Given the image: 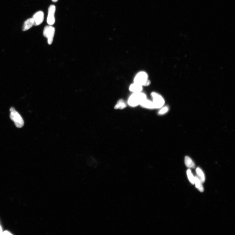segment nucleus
I'll return each instance as SVG.
<instances>
[{
    "instance_id": "12",
    "label": "nucleus",
    "mask_w": 235,
    "mask_h": 235,
    "mask_svg": "<svg viewBox=\"0 0 235 235\" xmlns=\"http://www.w3.org/2000/svg\"><path fill=\"white\" fill-rule=\"evenodd\" d=\"M196 172L198 178L202 183H204L205 181V176L202 170L200 168L198 167L196 168Z\"/></svg>"
},
{
    "instance_id": "11",
    "label": "nucleus",
    "mask_w": 235,
    "mask_h": 235,
    "mask_svg": "<svg viewBox=\"0 0 235 235\" xmlns=\"http://www.w3.org/2000/svg\"><path fill=\"white\" fill-rule=\"evenodd\" d=\"M184 163L185 165L188 168H193L195 167V163L192 159L188 156L185 157Z\"/></svg>"
},
{
    "instance_id": "8",
    "label": "nucleus",
    "mask_w": 235,
    "mask_h": 235,
    "mask_svg": "<svg viewBox=\"0 0 235 235\" xmlns=\"http://www.w3.org/2000/svg\"><path fill=\"white\" fill-rule=\"evenodd\" d=\"M34 25V20L32 18L28 19L24 22L22 28L23 31H26L29 30Z\"/></svg>"
},
{
    "instance_id": "19",
    "label": "nucleus",
    "mask_w": 235,
    "mask_h": 235,
    "mask_svg": "<svg viewBox=\"0 0 235 235\" xmlns=\"http://www.w3.org/2000/svg\"><path fill=\"white\" fill-rule=\"evenodd\" d=\"M58 1V0H52V1L53 2H57Z\"/></svg>"
},
{
    "instance_id": "3",
    "label": "nucleus",
    "mask_w": 235,
    "mask_h": 235,
    "mask_svg": "<svg viewBox=\"0 0 235 235\" xmlns=\"http://www.w3.org/2000/svg\"><path fill=\"white\" fill-rule=\"evenodd\" d=\"M147 74L143 71L140 72L135 76L134 79V83L142 86H148L151 83L148 79Z\"/></svg>"
},
{
    "instance_id": "1",
    "label": "nucleus",
    "mask_w": 235,
    "mask_h": 235,
    "mask_svg": "<svg viewBox=\"0 0 235 235\" xmlns=\"http://www.w3.org/2000/svg\"><path fill=\"white\" fill-rule=\"evenodd\" d=\"M146 99V95L141 92L134 93L129 98L128 103L130 106L135 107L140 105Z\"/></svg>"
},
{
    "instance_id": "5",
    "label": "nucleus",
    "mask_w": 235,
    "mask_h": 235,
    "mask_svg": "<svg viewBox=\"0 0 235 235\" xmlns=\"http://www.w3.org/2000/svg\"><path fill=\"white\" fill-rule=\"evenodd\" d=\"M151 96L155 108H162L165 104V100L163 97L160 94L155 92L152 93Z\"/></svg>"
},
{
    "instance_id": "4",
    "label": "nucleus",
    "mask_w": 235,
    "mask_h": 235,
    "mask_svg": "<svg viewBox=\"0 0 235 235\" xmlns=\"http://www.w3.org/2000/svg\"><path fill=\"white\" fill-rule=\"evenodd\" d=\"M55 31V28L52 26H46L44 28L43 35L45 38H47L49 44L50 45L52 43Z\"/></svg>"
},
{
    "instance_id": "15",
    "label": "nucleus",
    "mask_w": 235,
    "mask_h": 235,
    "mask_svg": "<svg viewBox=\"0 0 235 235\" xmlns=\"http://www.w3.org/2000/svg\"><path fill=\"white\" fill-rule=\"evenodd\" d=\"M187 174L190 182L192 184H195V177L193 175L191 171L189 169L187 171Z\"/></svg>"
},
{
    "instance_id": "14",
    "label": "nucleus",
    "mask_w": 235,
    "mask_h": 235,
    "mask_svg": "<svg viewBox=\"0 0 235 235\" xmlns=\"http://www.w3.org/2000/svg\"><path fill=\"white\" fill-rule=\"evenodd\" d=\"M126 107V104L125 102L122 100H120L119 101L116 106H115V109H124Z\"/></svg>"
},
{
    "instance_id": "7",
    "label": "nucleus",
    "mask_w": 235,
    "mask_h": 235,
    "mask_svg": "<svg viewBox=\"0 0 235 235\" xmlns=\"http://www.w3.org/2000/svg\"><path fill=\"white\" fill-rule=\"evenodd\" d=\"M34 20V26H37L42 24L44 18V15L42 11L37 12L32 18Z\"/></svg>"
},
{
    "instance_id": "16",
    "label": "nucleus",
    "mask_w": 235,
    "mask_h": 235,
    "mask_svg": "<svg viewBox=\"0 0 235 235\" xmlns=\"http://www.w3.org/2000/svg\"><path fill=\"white\" fill-rule=\"evenodd\" d=\"M169 110V108L167 106L163 107L158 112V114L160 115H163L167 113Z\"/></svg>"
},
{
    "instance_id": "17",
    "label": "nucleus",
    "mask_w": 235,
    "mask_h": 235,
    "mask_svg": "<svg viewBox=\"0 0 235 235\" xmlns=\"http://www.w3.org/2000/svg\"><path fill=\"white\" fill-rule=\"evenodd\" d=\"M2 235H13L8 230H5L2 232Z\"/></svg>"
},
{
    "instance_id": "18",
    "label": "nucleus",
    "mask_w": 235,
    "mask_h": 235,
    "mask_svg": "<svg viewBox=\"0 0 235 235\" xmlns=\"http://www.w3.org/2000/svg\"><path fill=\"white\" fill-rule=\"evenodd\" d=\"M2 230L1 226L0 225V235H2Z\"/></svg>"
},
{
    "instance_id": "6",
    "label": "nucleus",
    "mask_w": 235,
    "mask_h": 235,
    "mask_svg": "<svg viewBox=\"0 0 235 235\" xmlns=\"http://www.w3.org/2000/svg\"><path fill=\"white\" fill-rule=\"evenodd\" d=\"M56 10V7L54 5H52L48 8L47 22L49 25L52 26L55 23V19L54 15Z\"/></svg>"
},
{
    "instance_id": "13",
    "label": "nucleus",
    "mask_w": 235,
    "mask_h": 235,
    "mask_svg": "<svg viewBox=\"0 0 235 235\" xmlns=\"http://www.w3.org/2000/svg\"><path fill=\"white\" fill-rule=\"evenodd\" d=\"M195 184L196 188L201 192H202L204 191V188L201 182L197 176L195 177Z\"/></svg>"
},
{
    "instance_id": "10",
    "label": "nucleus",
    "mask_w": 235,
    "mask_h": 235,
    "mask_svg": "<svg viewBox=\"0 0 235 235\" xmlns=\"http://www.w3.org/2000/svg\"><path fill=\"white\" fill-rule=\"evenodd\" d=\"M129 89L130 91L134 93L141 92L142 90V86L134 83L130 86Z\"/></svg>"
},
{
    "instance_id": "2",
    "label": "nucleus",
    "mask_w": 235,
    "mask_h": 235,
    "mask_svg": "<svg viewBox=\"0 0 235 235\" xmlns=\"http://www.w3.org/2000/svg\"><path fill=\"white\" fill-rule=\"evenodd\" d=\"M10 119L14 122L16 126L18 128L22 127L24 125V122L21 115L13 107L10 108Z\"/></svg>"
},
{
    "instance_id": "9",
    "label": "nucleus",
    "mask_w": 235,
    "mask_h": 235,
    "mask_svg": "<svg viewBox=\"0 0 235 235\" xmlns=\"http://www.w3.org/2000/svg\"><path fill=\"white\" fill-rule=\"evenodd\" d=\"M140 105L143 108L148 109H155L153 102L147 100V98L143 100Z\"/></svg>"
}]
</instances>
